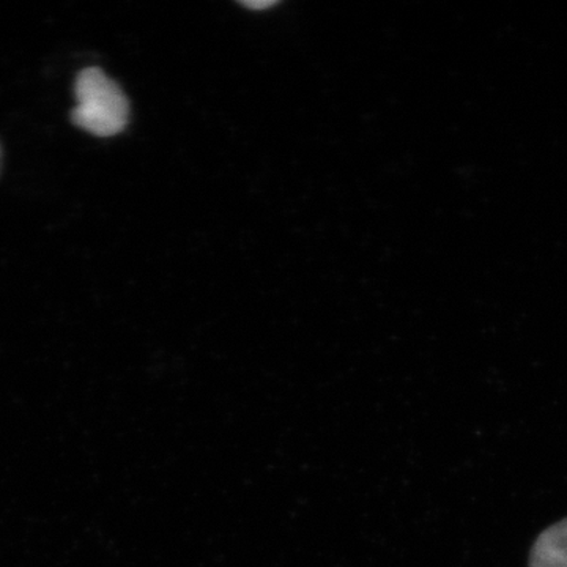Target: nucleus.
Wrapping results in <instances>:
<instances>
[{
	"label": "nucleus",
	"instance_id": "obj_1",
	"mask_svg": "<svg viewBox=\"0 0 567 567\" xmlns=\"http://www.w3.org/2000/svg\"><path fill=\"white\" fill-rule=\"evenodd\" d=\"M76 107L71 121L85 132L99 137H111L126 128L130 103L121 85L103 70L85 69L74 84Z\"/></svg>",
	"mask_w": 567,
	"mask_h": 567
},
{
	"label": "nucleus",
	"instance_id": "obj_2",
	"mask_svg": "<svg viewBox=\"0 0 567 567\" xmlns=\"http://www.w3.org/2000/svg\"><path fill=\"white\" fill-rule=\"evenodd\" d=\"M529 567H567V518L537 536L529 554Z\"/></svg>",
	"mask_w": 567,
	"mask_h": 567
},
{
	"label": "nucleus",
	"instance_id": "obj_3",
	"mask_svg": "<svg viewBox=\"0 0 567 567\" xmlns=\"http://www.w3.org/2000/svg\"><path fill=\"white\" fill-rule=\"evenodd\" d=\"M244 6L252 10H262L268 9V7H274L275 2H244Z\"/></svg>",
	"mask_w": 567,
	"mask_h": 567
}]
</instances>
